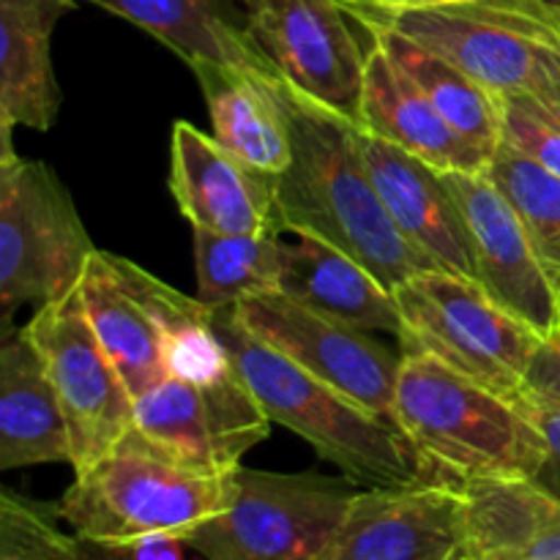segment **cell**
Here are the masks:
<instances>
[{"label":"cell","instance_id":"836d02e7","mask_svg":"<svg viewBox=\"0 0 560 560\" xmlns=\"http://www.w3.org/2000/svg\"><path fill=\"white\" fill-rule=\"evenodd\" d=\"M534 96H539L541 102H545L547 107H550L552 113H556L560 118V82H552L550 88H545L541 93H534Z\"/></svg>","mask_w":560,"mask_h":560},{"label":"cell","instance_id":"d6a6232c","mask_svg":"<svg viewBox=\"0 0 560 560\" xmlns=\"http://www.w3.org/2000/svg\"><path fill=\"white\" fill-rule=\"evenodd\" d=\"M370 3L381 5V9H388V11H413V9H432V5L463 3V0H370Z\"/></svg>","mask_w":560,"mask_h":560},{"label":"cell","instance_id":"f1b7e54d","mask_svg":"<svg viewBox=\"0 0 560 560\" xmlns=\"http://www.w3.org/2000/svg\"><path fill=\"white\" fill-rule=\"evenodd\" d=\"M501 142L539 162L560 178V118L534 93H501Z\"/></svg>","mask_w":560,"mask_h":560},{"label":"cell","instance_id":"d590c367","mask_svg":"<svg viewBox=\"0 0 560 560\" xmlns=\"http://www.w3.org/2000/svg\"><path fill=\"white\" fill-rule=\"evenodd\" d=\"M457 560H470V558H465V556H463V558H457Z\"/></svg>","mask_w":560,"mask_h":560},{"label":"cell","instance_id":"e0dca14e","mask_svg":"<svg viewBox=\"0 0 560 560\" xmlns=\"http://www.w3.org/2000/svg\"><path fill=\"white\" fill-rule=\"evenodd\" d=\"M361 151L377 195L399 233L443 271L476 279L474 249L463 213L441 170L361 126Z\"/></svg>","mask_w":560,"mask_h":560},{"label":"cell","instance_id":"5b68a950","mask_svg":"<svg viewBox=\"0 0 560 560\" xmlns=\"http://www.w3.org/2000/svg\"><path fill=\"white\" fill-rule=\"evenodd\" d=\"M350 20L377 22L424 44L487 91L541 93L560 82V0H463L388 11L342 0Z\"/></svg>","mask_w":560,"mask_h":560},{"label":"cell","instance_id":"6da1fadb","mask_svg":"<svg viewBox=\"0 0 560 560\" xmlns=\"http://www.w3.org/2000/svg\"><path fill=\"white\" fill-rule=\"evenodd\" d=\"M293 159L279 175L282 230L315 235L370 268L388 290L438 268L394 224L361 151V124L279 80Z\"/></svg>","mask_w":560,"mask_h":560},{"label":"cell","instance_id":"83f0119b","mask_svg":"<svg viewBox=\"0 0 560 560\" xmlns=\"http://www.w3.org/2000/svg\"><path fill=\"white\" fill-rule=\"evenodd\" d=\"M55 514L11 490L0 492V560H74L77 536L60 530Z\"/></svg>","mask_w":560,"mask_h":560},{"label":"cell","instance_id":"484cf974","mask_svg":"<svg viewBox=\"0 0 560 560\" xmlns=\"http://www.w3.org/2000/svg\"><path fill=\"white\" fill-rule=\"evenodd\" d=\"M279 235H219L195 230L197 301L219 312L246 299L279 293L282 284Z\"/></svg>","mask_w":560,"mask_h":560},{"label":"cell","instance_id":"7a4b0ae2","mask_svg":"<svg viewBox=\"0 0 560 560\" xmlns=\"http://www.w3.org/2000/svg\"><path fill=\"white\" fill-rule=\"evenodd\" d=\"M241 381L249 386L268 419L304 438L345 479L364 490L377 487L452 485L397 430L339 388L317 381L266 342L252 337L233 310L213 315Z\"/></svg>","mask_w":560,"mask_h":560},{"label":"cell","instance_id":"d4e9b609","mask_svg":"<svg viewBox=\"0 0 560 560\" xmlns=\"http://www.w3.org/2000/svg\"><path fill=\"white\" fill-rule=\"evenodd\" d=\"M359 25L366 27V36L375 38L386 49L388 58L424 91L438 113L465 140L474 142L481 153L492 159V153L501 145V113H498L495 93L470 80L463 69L427 49L424 44L413 42L392 27L377 25V22H359Z\"/></svg>","mask_w":560,"mask_h":560},{"label":"cell","instance_id":"277c9868","mask_svg":"<svg viewBox=\"0 0 560 560\" xmlns=\"http://www.w3.org/2000/svg\"><path fill=\"white\" fill-rule=\"evenodd\" d=\"M233 492V470L211 474L164 459L126 438L118 448L88 468L58 503V517L71 534L102 545L137 547L153 539H175L224 512Z\"/></svg>","mask_w":560,"mask_h":560},{"label":"cell","instance_id":"ffe728a7","mask_svg":"<svg viewBox=\"0 0 560 560\" xmlns=\"http://www.w3.org/2000/svg\"><path fill=\"white\" fill-rule=\"evenodd\" d=\"M191 71L206 96L219 145L252 170L279 178L293 159L288 109L279 91L282 74L233 69L213 60H197Z\"/></svg>","mask_w":560,"mask_h":560},{"label":"cell","instance_id":"cb8c5ba5","mask_svg":"<svg viewBox=\"0 0 560 560\" xmlns=\"http://www.w3.org/2000/svg\"><path fill=\"white\" fill-rule=\"evenodd\" d=\"M91 3L151 33L189 66L197 60H213L233 69L279 74L249 36L246 25L233 20V11L228 9L230 0H91Z\"/></svg>","mask_w":560,"mask_h":560},{"label":"cell","instance_id":"f546056e","mask_svg":"<svg viewBox=\"0 0 560 560\" xmlns=\"http://www.w3.org/2000/svg\"><path fill=\"white\" fill-rule=\"evenodd\" d=\"M525 408L530 410V416H534L536 424H539V430L547 438L545 465H541L539 476L534 481L560 501V405H547L528 397Z\"/></svg>","mask_w":560,"mask_h":560},{"label":"cell","instance_id":"52a82bcc","mask_svg":"<svg viewBox=\"0 0 560 560\" xmlns=\"http://www.w3.org/2000/svg\"><path fill=\"white\" fill-rule=\"evenodd\" d=\"M96 252L63 180L49 164L0 156V310L3 339L25 304H52L80 288Z\"/></svg>","mask_w":560,"mask_h":560},{"label":"cell","instance_id":"8992f818","mask_svg":"<svg viewBox=\"0 0 560 560\" xmlns=\"http://www.w3.org/2000/svg\"><path fill=\"white\" fill-rule=\"evenodd\" d=\"M402 315V350L430 353L470 381L528 399V372L541 334L503 310L476 279L432 268L394 290Z\"/></svg>","mask_w":560,"mask_h":560},{"label":"cell","instance_id":"4dcf8cb0","mask_svg":"<svg viewBox=\"0 0 560 560\" xmlns=\"http://www.w3.org/2000/svg\"><path fill=\"white\" fill-rule=\"evenodd\" d=\"M528 397L547 405H560V328L541 339L539 353L528 372Z\"/></svg>","mask_w":560,"mask_h":560},{"label":"cell","instance_id":"3957f363","mask_svg":"<svg viewBox=\"0 0 560 560\" xmlns=\"http://www.w3.org/2000/svg\"><path fill=\"white\" fill-rule=\"evenodd\" d=\"M525 402L470 381L435 355L402 350L392 419L452 485L536 479L547 438Z\"/></svg>","mask_w":560,"mask_h":560},{"label":"cell","instance_id":"ac0fdd59","mask_svg":"<svg viewBox=\"0 0 560 560\" xmlns=\"http://www.w3.org/2000/svg\"><path fill=\"white\" fill-rule=\"evenodd\" d=\"M359 124L441 173H485L490 164V156L438 113L424 91L372 36L364 60Z\"/></svg>","mask_w":560,"mask_h":560},{"label":"cell","instance_id":"8fae6325","mask_svg":"<svg viewBox=\"0 0 560 560\" xmlns=\"http://www.w3.org/2000/svg\"><path fill=\"white\" fill-rule=\"evenodd\" d=\"M80 295L98 342L135 399L167 377L170 337L206 310L145 268L98 249L82 273Z\"/></svg>","mask_w":560,"mask_h":560},{"label":"cell","instance_id":"1f68e13d","mask_svg":"<svg viewBox=\"0 0 560 560\" xmlns=\"http://www.w3.org/2000/svg\"><path fill=\"white\" fill-rule=\"evenodd\" d=\"M74 560H137V556H135V547L102 545V541H88L77 536Z\"/></svg>","mask_w":560,"mask_h":560},{"label":"cell","instance_id":"7402d4cb","mask_svg":"<svg viewBox=\"0 0 560 560\" xmlns=\"http://www.w3.org/2000/svg\"><path fill=\"white\" fill-rule=\"evenodd\" d=\"M465 558L560 560V501L534 479L465 481Z\"/></svg>","mask_w":560,"mask_h":560},{"label":"cell","instance_id":"ba28073f","mask_svg":"<svg viewBox=\"0 0 560 560\" xmlns=\"http://www.w3.org/2000/svg\"><path fill=\"white\" fill-rule=\"evenodd\" d=\"M359 487L317 474L233 470L224 512L184 539L206 560H317Z\"/></svg>","mask_w":560,"mask_h":560},{"label":"cell","instance_id":"603a6c76","mask_svg":"<svg viewBox=\"0 0 560 560\" xmlns=\"http://www.w3.org/2000/svg\"><path fill=\"white\" fill-rule=\"evenodd\" d=\"M279 293L364 331L394 334L397 339L402 334L392 290L370 268L315 235H299L295 244L282 246Z\"/></svg>","mask_w":560,"mask_h":560},{"label":"cell","instance_id":"30bf717a","mask_svg":"<svg viewBox=\"0 0 560 560\" xmlns=\"http://www.w3.org/2000/svg\"><path fill=\"white\" fill-rule=\"evenodd\" d=\"M266 410L233 370L217 381L164 377L135 399L131 441L195 470L230 474L271 435Z\"/></svg>","mask_w":560,"mask_h":560},{"label":"cell","instance_id":"2e32d148","mask_svg":"<svg viewBox=\"0 0 560 560\" xmlns=\"http://www.w3.org/2000/svg\"><path fill=\"white\" fill-rule=\"evenodd\" d=\"M277 175L252 170L189 120L170 135V191L195 230L219 235H282Z\"/></svg>","mask_w":560,"mask_h":560},{"label":"cell","instance_id":"4fadbf2b","mask_svg":"<svg viewBox=\"0 0 560 560\" xmlns=\"http://www.w3.org/2000/svg\"><path fill=\"white\" fill-rule=\"evenodd\" d=\"M244 25L293 88L359 120L366 49L342 0H244Z\"/></svg>","mask_w":560,"mask_h":560},{"label":"cell","instance_id":"e575fe53","mask_svg":"<svg viewBox=\"0 0 560 560\" xmlns=\"http://www.w3.org/2000/svg\"><path fill=\"white\" fill-rule=\"evenodd\" d=\"M230 3H244V0H230Z\"/></svg>","mask_w":560,"mask_h":560},{"label":"cell","instance_id":"4316f807","mask_svg":"<svg viewBox=\"0 0 560 560\" xmlns=\"http://www.w3.org/2000/svg\"><path fill=\"white\" fill-rule=\"evenodd\" d=\"M487 175L517 211L560 295V178L509 142L492 153Z\"/></svg>","mask_w":560,"mask_h":560},{"label":"cell","instance_id":"9c48e42d","mask_svg":"<svg viewBox=\"0 0 560 560\" xmlns=\"http://www.w3.org/2000/svg\"><path fill=\"white\" fill-rule=\"evenodd\" d=\"M25 334L42 353L60 408L69 421L74 459L82 470L118 448L135 430V394L98 342L80 288L60 301L38 306Z\"/></svg>","mask_w":560,"mask_h":560},{"label":"cell","instance_id":"9a60e30c","mask_svg":"<svg viewBox=\"0 0 560 560\" xmlns=\"http://www.w3.org/2000/svg\"><path fill=\"white\" fill-rule=\"evenodd\" d=\"M465 556L459 485L359 490L317 560H457Z\"/></svg>","mask_w":560,"mask_h":560},{"label":"cell","instance_id":"5bb4252c","mask_svg":"<svg viewBox=\"0 0 560 560\" xmlns=\"http://www.w3.org/2000/svg\"><path fill=\"white\" fill-rule=\"evenodd\" d=\"M441 175L468 230L476 282L536 334H556L560 328V295L517 211L498 191L487 170Z\"/></svg>","mask_w":560,"mask_h":560},{"label":"cell","instance_id":"7c38bea8","mask_svg":"<svg viewBox=\"0 0 560 560\" xmlns=\"http://www.w3.org/2000/svg\"><path fill=\"white\" fill-rule=\"evenodd\" d=\"M230 310L252 337L394 424L402 353L377 342L372 331L310 310L284 293L255 295Z\"/></svg>","mask_w":560,"mask_h":560},{"label":"cell","instance_id":"44dd1931","mask_svg":"<svg viewBox=\"0 0 560 560\" xmlns=\"http://www.w3.org/2000/svg\"><path fill=\"white\" fill-rule=\"evenodd\" d=\"M74 459L69 421L25 328L0 348V470Z\"/></svg>","mask_w":560,"mask_h":560},{"label":"cell","instance_id":"d6986e66","mask_svg":"<svg viewBox=\"0 0 560 560\" xmlns=\"http://www.w3.org/2000/svg\"><path fill=\"white\" fill-rule=\"evenodd\" d=\"M74 0H0V156L14 153L11 131H49L60 109L52 33Z\"/></svg>","mask_w":560,"mask_h":560}]
</instances>
